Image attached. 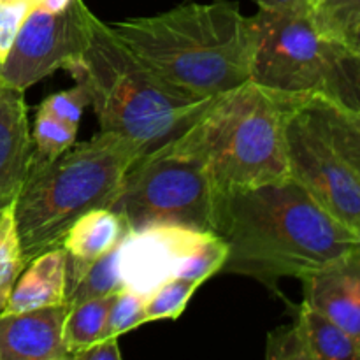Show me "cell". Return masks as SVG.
<instances>
[{
    "label": "cell",
    "instance_id": "obj_1",
    "mask_svg": "<svg viewBox=\"0 0 360 360\" xmlns=\"http://www.w3.org/2000/svg\"><path fill=\"white\" fill-rule=\"evenodd\" d=\"M214 234L229 248L220 273L253 278L278 295L280 280H301L360 245L292 176L218 190Z\"/></svg>",
    "mask_w": 360,
    "mask_h": 360
},
{
    "label": "cell",
    "instance_id": "obj_2",
    "mask_svg": "<svg viewBox=\"0 0 360 360\" xmlns=\"http://www.w3.org/2000/svg\"><path fill=\"white\" fill-rule=\"evenodd\" d=\"M109 27L148 69L200 101L241 86L252 76L257 27L238 2H188Z\"/></svg>",
    "mask_w": 360,
    "mask_h": 360
},
{
    "label": "cell",
    "instance_id": "obj_3",
    "mask_svg": "<svg viewBox=\"0 0 360 360\" xmlns=\"http://www.w3.org/2000/svg\"><path fill=\"white\" fill-rule=\"evenodd\" d=\"M143 144L111 132L74 143L49 162L30 164L13 202L14 221L27 262L62 246L70 225L88 211L111 207Z\"/></svg>",
    "mask_w": 360,
    "mask_h": 360
},
{
    "label": "cell",
    "instance_id": "obj_4",
    "mask_svg": "<svg viewBox=\"0 0 360 360\" xmlns=\"http://www.w3.org/2000/svg\"><path fill=\"white\" fill-rule=\"evenodd\" d=\"M301 101L246 81L211 98L172 139L206 165L220 190L283 179L290 176L285 129Z\"/></svg>",
    "mask_w": 360,
    "mask_h": 360
},
{
    "label": "cell",
    "instance_id": "obj_5",
    "mask_svg": "<svg viewBox=\"0 0 360 360\" xmlns=\"http://www.w3.org/2000/svg\"><path fill=\"white\" fill-rule=\"evenodd\" d=\"M65 70L88 88L101 132L129 137L146 151L181 134L211 101L192 97L157 76L97 16L90 44Z\"/></svg>",
    "mask_w": 360,
    "mask_h": 360
},
{
    "label": "cell",
    "instance_id": "obj_6",
    "mask_svg": "<svg viewBox=\"0 0 360 360\" xmlns=\"http://www.w3.org/2000/svg\"><path fill=\"white\" fill-rule=\"evenodd\" d=\"M218 190L206 165L171 139L137 158L111 210L129 231L181 225L214 232Z\"/></svg>",
    "mask_w": 360,
    "mask_h": 360
},
{
    "label": "cell",
    "instance_id": "obj_7",
    "mask_svg": "<svg viewBox=\"0 0 360 360\" xmlns=\"http://www.w3.org/2000/svg\"><path fill=\"white\" fill-rule=\"evenodd\" d=\"M227 253V245L214 232L181 225H151L129 231L120 243V278L123 288L146 299L172 278L202 285L220 273Z\"/></svg>",
    "mask_w": 360,
    "mask_h": 360
},
{
    "label": "cell",
    "instance_id": "obj_8",
    "mask_svg": "<svg viewBox=\"0 0 360 360\" xmlns=\"http://www.w3.org/2000/svg\"><path fill=\"white\" fill-rule=\"evenodd\" d=\"M253 20L257 44L250 81L292 97L322 94L333 42L320 34L311 14L259 9Z\"/></svg>",
    "mask_w": 360,
    "mask_h": 360
},
{
    "label": "cell",
    "instance_id": "obj_9",
    "mask_svg": "<svg viewBox=\"0 0 360 360\" xmlns=\"http://www.w3.org/2000/svg\"><path fill=\"white\" fill-rule=\"evenodd\" d=\"M94 20L84 0H70L58 11L32 7L0 62V83L27 91L55 70L65 69L90 44Z\"/></svg>",
    "mask_w": 360,
    "mask_h": 360
},
{
    "label": "cell",
    "instance_id": "obj_10",
    "mask_svg": "<svg viewBox=\"0 0 360 360\" xmlns=\"http://www.w3.org/2000/svg\"><path fill=\"white\" fill-rule=\"evenodd\" d=\"M285 136L292 178L360 239V176L308 122L301 104L288 115Z\"/></svg>",
    "mask_w": 360,
    "mask_h": 360
},
{
    "label": "cell",
    "instance_id": "obj_11",
    "mask_svg": "<svg viewBox=\"0 0 360 360\" xmlns=\"http://www.w3.org/2000/svg\"><path fill=\"white\" fill-rule=\"evenodd\" d=\"M301 281L304 301L360 341V245Z\"/></svg>",
    "mask_w": 360,
    "mask_h": 360
},
{
    "label": "cell",
    "instance_id": "obj_12",
    "mask_svg": "<svg viewBox=\"0 0 360 360\" xmlns=\"http://www.w3.org/2000/svg\"><path fill=\"white\" fill-rule=\"evenodd\" d=\"M69 304L0 313V360H67L63 322Z\"/></svg>",
    "mask_w": 360,
    "mask_h": 360
},
{
    "label": "cell",
    "instance_id": "obj_13",
    "mask_svg": "<svg viewBox=\"0 0 360 360\" xmlns=\"http://www.w3.org/2000/svg\"><path fill=\"white\" fill-rule=\"evenodd\" d=\"M32 153L25 91L0 83V210L16 200L30 171Z\"/></svg>",
    "mask_w": 360,
    "mask_h": 360
},
{
    "label": "cell",
    "instance_id": "obj_14",
    "mask_svg": "<svg viewBox=\"0 0 360 360\" xmlns=\"http://www.w3.org/2000/svg\"><path fill=\"white\" fill-rule=\"evenodd\" d=\"M69 257L63 246L39 253L27 262L18 278L2 315L67 304L69 299Z\"/></svg>",
    "mask_w": 360,
    "mask_h": 360
},
{
    "label": "cell",
    "instance_id": "obj_15",
    "mask_svg": "<svg viewBox=\"0 0 360 360\" xmlns=\"http://www.w3.org/2000/svg\"><path fill=\"white\" fill-rule=\"evenodd\" d=\"M127 234L125 220L111 207H98L77 218L62 243L69 257V287L90 264L116 248Z\"/></svg>",
    "mask_w": 360,
    "mask_h": 360
},
{
    "label": "cell",
    "instance_id": "obj_16",
    "mask_svg": "<svg viewBox=\"0 0 360 360\" xmlns=\"http://www.w3.org/2000/svg\"><path fill=\"white\" fill-rule=\"evenodd\" d=\"M301 111L330 148L360 176V109L315 94L302 98Z\"/></svg>",
    "mask_w": 360,
    "mask_h": 360
},
{
    "label": "cell",
    "instance_id": "obj_17",
    "mask_svg": "<svg viewBox=\"0 0 360 360\" xmlns=\"http://www.w3.org/2000/svg\"><path fill=\"white\" fill-rule=\"evenodd\" d=\"M295 326L309 360H360L357 338L306 301L295 309Z\"/></svg>",
    "mask_w": 360,
    "mask_h": 360
},
{
    "label": "cell",
    "instance_id": "obj_18",
    "mask_svg": "<svg viewBox=\"0 0 360 360\" xmlns=\"http://www.w3.org/2000/svg\"><path fill=\"white\" fill-rule=\"evenodd\" d=\"M115 294L86 299L69 306L63 322V345L69 352V359L84 350L95 341L108 338L109 309Z\"/></svg>",
    "mask_w": 360,
    "mask_h": 360
},
{
    "label": "cell",
    "instance_id": "obj_19",
    "mask_svg": "<svg viewBox=\"0 0 360 360\" xmlns=\"http://www.w3.org/2000/svg\"><path fill=\"white\" fill-rule=\"evenodd\" d=\"M118 252L120 245L112 248L111 252L105 253L98 260L86 267L69 287V299L67 304L72 306L81 301L94 297H102V295L116 294L123 288L122 278H120L118 267Z\"/></svg>",
    "mask_w": 360,
    "mask_h": 360
},
{
    "label": "cell",
    "instance_id": "obj_20",
    "mask_svg": "<svg viewBox=\"0 0 360 360\" xmlns=\"http://www.w3.org/2000/svg\"><path fill=\"white\" fill-rule=\"evenodd\" d=\"M322 94L348 108L360 109V58L336 42L330 49L329 74Z\"/></svg>",
    "mask_w": 360,
    "mask_h": 360
},
{
    "label": "cell",
    "instance_id": "obj_21",
    "mask_svg": "<svg viewBox=\"0 0 360 360\" xmlns=\"http://www.w3.org/2000/svg\"><path fill=\"white\" fill-rule=\"evenodd\" d=\"M25 266L27 260L21 248L16 221H14V210L11 204L4 207L0 214V313Z\"/></svg>",
    "mask_w": 360,
    "mask_h": 360
},
{
    "label": "cell",
    "instance_id": "obj_22",
    "mask_svg": "<svg viewBox=\"0 0 360 360\" xmlns=\"http://www.w3.org/2000/svg\"><path fill=\"white\" fill-rule=\"evenodd\" d=\"M77 129L79 127L62 122L48 112L37 111L32 129V144H34L32 164L55 160L56 157L65 153L76 143Z\"/></svg>",
    "mask_w": 360,
    "mask_h": 360
},
{
    "label": "cell",
    "instance_id": "obj_23",
    "mask_svg": "<svg viewBox=\"0 0 360 360\" xmlns=\"http://www.w3.org/2000/svg\"><path fill=\"white\" fill-rule=\"evenodd\" d=\"M200 285L185 278H172L146 297V322L178 320Z\"/></svg>",
    "mask_w": 360,
    "mask_h": 360
},
{
    "label": "cell",
    "instance_id": "obj_24",
    "mask_svg": "<svg viewBox=\"0 0 360 360\" xmlns=\"http://www.w3.org/2000/svg\"><path fill=\"white\" fill-rule=\"evenodd\" d=\"M146 323V299L132 290L116 292L109 309L108 336L120 338Z\"/></svg>",
    "mask_w": 360,
    "mask_h": 360
},
{
    "label": "cell",
    "instance_id": "obj_25",
    "mask_svg": "<svg viewBox=\"0 0 360 360\" xmlns=\"http://www.w3.org/2000/svg\"><path fill=\"white\" fill-rule=\"evenodd\" d=\"M90 94L83 83H76L69 90L58 91L41 102L37 111L48 112L62 122L70 123L74 127H79L81 118H83L84 109L90 108Z\"/></svg>",
    "mask_w": 360,
    "mask_h": 360
},
{
    "label": "cell",
    "instance_id": "obj_26",
    "mask_svg": "<svg viewBox=\"0 0 360 360\" xmlns=\"http://www.w3.org/2000/svg\"><path fill=\"white\" fill-rule=\"evenodd\" d=\"M267 360H309L306 354L304 343H302L301 333L297 326H283L274 329L267 336L266 345Z\"/></svg>",
    "mask_w": 360,
    "mask_h": 360
},
{
    "label": "cell",
    "instance_id": "obj_27",
    "mask_svg": "<svg viewBox=\"0 0 360 360\" xmlns=\"http://www.w3.org/2000/svg\"><path fill=\"white\" fill-rule=\"evenodd\" d=\"M35 0H0V62H4L21 23Z\"/></svg>",
    "mask_w": 360,
    "mask_h": 360
},
{
    "label": "cell",
    "instance_id": "obj_28",
    "mask_svg": "<svg viewBox=\"0 0 360 360\" xmlns=\"http://www.w3.org/2000/svg\"><path fill=\"white\" fill-rule=\"evenodd\" d=\"M72 360H120L122 352L118 347V338L108 336L104 340L95 341L94 345L86 347L84 350L74 354Z\"/></svg>",
    "mask_w": 360,
    "mask_h": 360
},
{
    "label": "cell",
    "instance_id": "obj_29",
    "mask_svg": "<svg viewBox=\"0 0 360 360\" xmlns=\"http://www.w3.org/2000/svg\"><path fill=\"white\" fill-rule=\"evenodd\" d=\"M264 11L280 13H309V0H253Z\"/></svg>",
    "mask_w": 360,
    "mask_h": 360
},
{
    "label": "cell",
    "instance_id": "obj_30",
    "mask_svg": "<svg viewBox=\"0 0 360 360\" xmlns=\"http://www.w3.org/2000/svg\"><path fill=\"white\" fill-rule=\"evenodd\" d=\"M345 0H309V14H311L319 30L327 23V20L336 13V9Z\"/></svg>",
    "mask_w": 360,
    "mask_h": 360
},
{
    "label": "cell",
    "instance_id": "obj_31",
    "mask_svg": "<svg viewBox=\"0 0 360 360\" xmlns=\"http://www.w3.org/2000/svg\"><path fill=\"white\" fill-rule=\"evenodd\" d=\"M345 48L350 49L352 53H355V55H357L359 58H360V32H359L357 35H355L354 39H352L350 44H347V46H345Z\"/></svg>",
    "mask_w": 360,
    "mask_h": 360
},
{
    "label": "cell",
    "instance_id": "obj_32",
    "mask_svg": "<svg viewBox=\"0 0 360 360\" xmlns=\"http://www.w3.org/2000/svg\"><path fill=\"white\" fill-rule=\"evenodd\" d=\"M0 214H2V210H0Z\"/></svg>",
    "mask_w": 360,
    "mask_h": 360
}]
</instances>
